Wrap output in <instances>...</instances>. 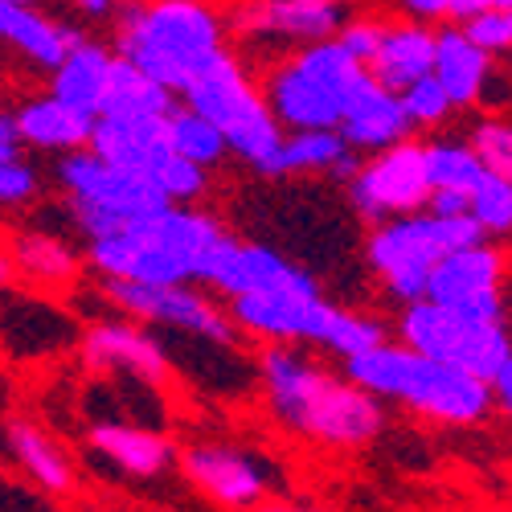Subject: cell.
Segmentation results:
<instances>
[{
	"label": "cell",
	"instance_id": "36",
	"mask_svg": "<svg viewBox=\"0 0 512 512\" xmlns=\"http://www.w3.org/2000/svg\"><path fill=\"white\" fill-rule=\"evenodd\" d=\"M398 99H402V111H406L414 132H435V127H443L455 115V107H451V99L443 95V87L435 82V74L418 78L414 87H406Z\"/></svg>",
	"mask_w": 512,
	"mask_h": 512
},
{
	"label": "cell",
	"instance_id": "39",
	"mask_svg": "<svg viewBox=\"0 0 512 512\" xmlns=\"http://www.w3.org/2000/svg\"><path fill=\"white\" fill-rule=\"evenodd\" d=\"M381 29H386L381 17H345V25L336 29V41L345 46V54H353L369 70V62L377 54V41H381Z\"/></svg>",
	"mask_w": 512,
	"mask_h": 512
},
{
	"label": "cell",
	"instance_id": "42",
	"mask_svg": "<svg viewBox=\"0 0 512 512\" xmlns=\"http://www.w3.org/2000/svg\"><path fill=\"white\" fill-rule=\"evenodd\" d=\"M488 390H492V406H500L504 414H512V353H508V357H504V365L492 373Z\"/></svg>",
	"mask_w": 512,
	"mask_h": 512
},
{
	"label": "cell",
	"instance_id": "45",
	"mask_svg": "<svg viewBox=\"0 0 512 512\" xmlns=\"http://www.w3.org/2000/svg\"><path fill=\"white\" fill-rule=\"evenodd\" d=\"M467 13H476V9H512V0H463Z\"/></svg>",
	"mask_w": 512,
	"mask_h": 512
},
{
	"label": "cell",
	"instance_id": "12",
	"mask_svg": "<svg viewBox=\"0 0 512 512\" xmlns=\"http://www.w3.org/2000/svg\"><path fill=\"white\" fill-rule=\"evenodd\" d=\"M345 193H349L353 213L369 226L426 209V201H431L426 148L418 140H402V144H390L357 160V168L345 181Z\"/></svg>",
	"mask_w": 512,
	"mask_h": 512
},
{
	"label": "cell",
	"instance_id": "46",
	"mask_svg": "<svg viewBox=\"0 0 512 512\" xmlns=\"http://www.w3.org/2000/svg\"><path fill=\"white\" fill-rule=\"evenodd\" d=\"M17 275H13V263H9V254H5V246H0V287H9Z\"/></svg>",
	"mask_w": 512,
	"mask_h": 512
},
{
	"label": "cell",
	"instance_id": "15",
	"mask_svg": "<svg viewBox=\"0 0 512 512\" xmlns=\"http://www.w3.org/2000/svg\"><path fill=\"white\" fill-rule=\"evenodd\" d=\"M78 361L95 377L107 381H140L160 390L173 377V357L160 345V336L136 320H91L78 336Z\"/></svg>",
	"mask_w": 512,
	"mask_h": 512
},
{
	"label": "cell",
	"instance_id": "19",
	"mask_svg": "<svg viewBox=\"0 0 512 512\" xmlns=\"http://www.w3.org/2000/svg\"><path fill=\"white\" fill-rule=\"evenodd\" d=\"M336 132L345 136V144H349L357 156H373V152L390 148V144L410 140L414 127H410V119H406V111H402V99H398L390 87H381L373 74H365L361 87L349 95L345 115H340Z\"/></svg>",
	"mask_w": 512,
	"mask_h": 512
},
{
	"label": "cell",
	"instance_id": "40",
	"mask_svg": "<svg viewBox=\"0 0 512 512\" xmlns=\"http://www.w3.org/2000/svg\"><path fill=\"white\" fill-rule=\"evenodd\" d=\"M394 9L402 21H418V25H459L467 17L463 0H394Z\"/></svg>",
	"mask_w": 512,
	"mask_h": 512
},
{
	"label": "cell",
	"instance_id": "17",
	"mask_svg": "<svg viewBox=\"0 0 512 512\" xmlns=\"http://www.w3.org/2000/svg\"><path fill=\"white\" fill-rule=\"evenodd\" d=\"M177 467L181 476L213 504H222L230 512H254L259 504H267L271 492V476L263 459L234 447V443H193L185 451H177Z\"/></svg>",
	"mask_w": 512,
	"mask_h": 512
},
{
	"label": "cell",
	"instance_id": "6",
	"mask_svg": "<svg viewBox=\"0 0 512 512\" xmlns=\"http://www.w3.org/2000/svg\"><path fill=\"white\" fill-rule=\"evenodd\" d=\"M234 328L263 345H316L340 361H349L386 340V324L377 316L328 304L320 295H234L226 304Z\"/></svg>",
	"mask_w": 512,
	"mask_h": 512
},
{
	"label": "cell",
	"instance_id": "16",
	"mask_svg": "<svg viewBox=\"0 0 512 512\" xmlns=\"http://www.w3.org/2000/svg\"><path fill=\"white\" fill-rule=\"evenodd\" d=\"M504 271H508V259L492 238L467 242L451 250L443 263H435L422 300L504 324Z\"/></svg>",
	"mask_w": 512,
	"mask_h": 512
},
{
	"label": "cell",
	"instance_id": "43",
	"mask_svg": "<svg viewBox=\"0 0 512 512\" xmlns=\"http://www.w3.org/2000/svg\"><path fill=\"white\" fill-rule=\"evenodd\" d=\"M66 5H70L74 17H82V21H111L115 9H119V0H66Z\"/></svg>",
	"mask_w": 512,
	"mask_h": 512
},
{
	"label": "cell",
	"instance_id": "9",
	"mask_svg": "<svg viewBox=\"0 0 512 512\" xmlns=\"http://www.w3.org/2000/svg\"><path fill=\"white\" fill-rule=\"evenodd\" d=\"M480 226L467 218H439L431 209L402 213V218L377 222L365 238V267L377 275V283L390 291V300L414 304L422 300L426 279H431L435 263H443L451 250L480 242Z\"/></svg>",
	"mask_w": 512,
	"mask_h": 512
},
{
	"label": "cell",
	"instance_id": "5",
	"mask_svg": "<svg viewBox=\"0 0 512 512\" xmlns=\"http://www.w3.org/2000/svg\"><path fill=\"white\" fill-rule=\"evenodd\" d=\"M181 103L218 127L230 156H238L259 177H275L287 132L271 115L263 87L254 82V74L242 66V58L230 46L193 70V78L181 87Z\"/></svg>",
	"mask_w": 512,
	"mask_h": 512
},
{
	"label": "cell",
	"instance_id": "29",
	"mask_svg": "<svg viewBox=\"0 0 512 512\" xmlns=\"http://www.w3.org/2000/svg\"><path fill=\"white\" fill-rule=\"evenodd\" d=\"M111 58H115L111 46L82 37L78 46H70V54L50 70V95L78 107V111H87V115H99V99H103L107 74H111Z\"/></svg>",
	"mask_w": 512,
	"mask_h": 512
},
{
	"label": "cell",
	"instance_id": "31",
	"mask_svg": "<svg viewBox=\"0 0 512 512\" xmlns=\"http://www.w3.org/2000/svg\"><path fill=\"white\" fill-rule=\"evenodd\" d=\"M164 127H168V148H173L181 160L205 168V173H213V168L230 156L218 127H213L205 115H197L193 107H185L181 99L173 103V111L164 115Z\"/></svg>",
	"mask_w": 512,
	"mask_h": 512
},
{
	"label": "cell",
	"instance_id": "7",
	"mask_svg": "<svg viewBox=\"0 0 512 512\" xmlns=\"http://www.w3.org/2000/svg\"><path fill=\"white\" fill-rule=\"evenodd\" d=\"M365 74L369 70L345 54L336 37H324L279 58L259 87L283 132H316V127H340L345 103Z\"/></svg>",
	"mask_w": 512,
	"mask_h": 512
},
{
	"label": "cell",
	"instance_id": "8",
	"mask_svg": "<svg viewBox=\"0 0 512 512\" xmlns=\"http://www.w3.org/2000/svg\"><path fill=\"white\" fill-rule=\"evenodd\" d=\"M54 185L62 189L66 222L87 242L119 234L123 226H132L168 205L164 193L144 173L107 164L91 148L54 156Z\"/></svg>",
	"mask_w": 512,
	"mask_h": 512
},
{
	"label": "cell",
	"instance_id": "2",
	"mask_svg": "<svg viewBox=\"0 0 512 512\" xmlns=\"http://www.w3.org/2000/svg\"><path fill=\"white\" fill-rule=\"evenodd\" d=\"M230 230L197 205H164L119 234L87 242V263L111 283H201L205 263Z\"/></svg>",
	"mask_w": 512,
	"mask_h": 512
},
{
	"label": "cell",
	"instance_id": "10",
	"mask_svg": "<svg viewBox=\"0 0 512 512\" xmlns=\"http://www.w3.org/2000/svg\"><path fill=\"white\" fill-rule=\"evenodd\" d=\"M398 345L431 361H443L451 369H463L480 381H492V373L512 353V336H508V324L500 320H480L447 304L414 300V304H402L398 312Z\"/></svg>",
	"mask_w": 512,
	"mask_h": 512
},
{
	"label": "cell",
	"instance_id": "23",
	"mask_svg": "<svg viewBox=\"0 0 512 512\" xmlns=\"http://www.w3.org/2000/svg\"><path fill=\"white\" fill-rule=\"evenodd\" d=\"M13 119H17L21 148L25 152H50V156L87 148L91 144V132H95V115L78 111V107L62 103V99H54L50 91L25 99L13 111Z\"/></svg>",
	"mask_w": 512,
	"mask_h": 512
},
{
	"label": "cell",
	"instance_id": "24",
	"mask_svg": "<svg viewBox=\"0 0 512 512\" xmlns=\"http://www.w3.org/2000/svg\"><path fill=\"white\" fill-rule=\"evenodd\" d=\"M435 66V29L418 25V21H386L377 41V54L369 62V74L390 87L394 95H402L406 87H414L418 78H426Z\"/></svg>",
	"mask_w": 512,
	"mask_h": 512
},
{
	"label": "cell",
	"instance_id": "13",
	"mask_svg": "<svg viewBox=\"0 0 512 512\" xmlns=\"http://www.w3.org/2000/svg\"><path fill=\"white\" fill-rule=\"evenodd\" d=\"M82 324L58 304L54 295L37 287H0V357L13 365L62 361L78 353Z\"/></svg>",
	"mask_w": 512,
	"mask_h": 512
},
{
	"label": "cell",
	"instance_id": "27",
	"mask_svg": "<svg viewBox=\"0 0 512 512\" xmlns=\"http://www.w3.org/2000/svg\"><path fill=\"white\" fill-rule=\"evenodd\" d=\"M0 435H5V451L13 455V463L21 472L50 496H62L74 488V467H70V455L66 447L46 431V426H37L29 418H9L0 426Z\"/></svg>",
	"mask_w": 512,
	"mask_h": 512
},
{
	"label": "cell",
	"instance_id": "4",
	"mask_svg": "<svg viewBox=\"0 0 512 512\" xmlns=\"http://www.w3.org/2000/svg\"><path fill=\"white\" fill-rule=\"evenodd\" d=\"M340 373L357 381L377 402H398L443 426H476L492 410L488 381L451 369L443 361H431L406 345H390V340L340 361Z\"/></svg>",
	"mask_w": 512,
	"mask_h": 512
},
{
	"label": "cell",
	"instance_id": "30",
	"mask_svg": "<svg viewBox=\"0 0 512 512\" xmlns=\"http://www.w3.org/2000/svg\"><path fill=\"white\" fill-rule=\"evenodd\" d=\"M173 91H164L156 78H148L140 66H132L127 58H111V74L99 99V115L111 119H164L173 111ZM95 115V119H99Z\"/></svg>",
	"mask_w": 512,
	"mask_h": 512
},
{
	"label": "cell",
	"instance_id": "47",
	"mask_svg": "<svg viewBox=\"0 0 512 512\" xmlns=\"http://www.w3.org/2000/svg\"><path fill=\"white\" fill-rule=\"evenodd\" d=\"M13 5H37V0H13Z\"/></svg>",
	"mask_w": 512,
	"mask_h": 512
},
{
	"label": "cell",
	"instance_id": "26",
	"mask_svg": "<svg viewBox=\"0 0 512 512\" xmlns=\"http://www.w3.org/2000/svg\"><path fill=\"white\" fill-rule=\"evenodd\" d=\"M87 148L95 156H103L107 164L132 168V173H144V177H152V168L173 152L168 148L164 119H111V115L95 119V132H91Z\"/></svg>",
	"mask_w": 512,
	"mask_h": 512
},
{
	"label": "cell",
	"instance_id": "41",
	"mask_svg": "<svg viewBox=\"0 0 512 512\" xmlns=\"http://www.w3.org/2000/svg\"><path fill=\"white\" fill-rule=\"evenodd\" d=\"M17 156H25L21 136H17V119H13V111L0 107V164H9Z\"/></svg>",
	"mask_w": 512,
	"mask_h": 512
},
{
	"label": "cell",
	"instance_id": "48",
	"mask_svg": "<svg viewBox=\"0 0 512 512\" xmlns=\"http://www.w3.org/2000/svg\"><path fill=\"white\" fill-rule=\"evenodd\" d=\"M332 5H349V0H332Z\"/></svg>",
	"mask_w": 512,
	"mask_h": 512
},
{
	"label": "cell",
	"instance_id": "25",
	"mask_svg": "<svg viewBox=\"0 0 512 512\" xmlns=\"http://www.w3.org/2000/svg\"><path fill=\"white\" fill-rule=\"evenodd\" d=\"M5 254L13 263V275L37 291H62V287L78 283V271H82L78 250L58 230H33V226L17 230L5 246Z\"/></svg>",
	"mask_w": 512,
	"mask_h": 512
},
{
	"label": "cell",
	"instance_id": "33",
	"mask_svg": "<svg viewBox=\"0 0 512 512\" xmlns=\"http://www.w3.org/2000/svg\"><path fill=\"white\" fill-rule=\"evenodd\" d=\"M467 218H472L480 226L484 238H508L512 234V185L492 177L488 168H484V177L480 185L467 193Z\"/></svg>",
	"mask_w": 512,
	"mask_h": 512
},
{
	"label": "cell",
	"instance_id": "14",
	"mask_svg": "<svg viewBox=\"0 0 512 512\" xmlns=\"http://www.w3.org/2000/svg\"><path fill=\"white\" fill-rule=\"evenodd\" d=\"M201 283L226 295V300H234V295H320V283L304 267H295L287 254L267 242H246L234 234L218 242Z\"/></svg>",
	"mask_w": 512,
	"mask_h": 512
},
{
	"label": "cell",
	"instance_id": "37",
	"mask_svg": "<svg viewBox=\"0 0 512 512\" xmlns=\"http://www.w3.org/2000/svg\"><path fill=\"white\" fill-rule=\"evenodd\" d=\"M41 189H46V177L29 156L0 164V209H29L41 201Z\"/></svg>",
	"mask_w": 512,
	"mask_h": 512
},
{
	"label": "cell",
	"instance_id": "32",
	"mask_svg": "<svg viewBox=\"0 0 512 512\" xmlns=\"http://www.w3.org/2000/svg\"><path fill=\"white\" fill-rule=\"evenodd\" d=\"M422 148H426V177H431V193H459V197H467L480 185L484 164H480L476 148L467 140H431Z\"/></svg>",
	"mask_w": 512,
	"mask_h": 512
},
{
	"label": "cell",
	"instance_id": "38",
	"mask_svg": "<svg viewBox=\"0 0 512 512\" xmlns=\"http://www.w3.org/2000/svg\"><path fill=\"white\" fill-rule=\"evenodd\" d=\"M459 29L472 37L488 58L512 54V9H476L459 21Z\"/></svg>",
	"mask_w": 512,
	"mask_h": 512
},
{
	"label": "cell",
	"instance_id": "21",
	"mask_svg": "<svg viewBox=\"0 0 512 512\" xmlns=\"http://www.w3.org/2000/svg\"><path fill=\"white\" fill-rule=\"evenodd\" d=\"M82 37L87 33H78L70 21H62L46 9L0 0V46L13 50L17 58H25L41 74H50Z\"/></svg>",
	"mask_w": 512,
	"mask_h": 512
},
{
	"label": "cell",
	"instance_id": "44",
	"mask_svg": "<svg viewBox=\"0 0 512 512\" xmlns=\"http://www.w3.org/2000/svg\"><path fill=\"white\" fill-rule=\"evenodd\" d=\"M254 512H328V508H304V504H259Z\"/></svg>",
	"mask_w": 512,
	"mask_h": 512
},
{
	"label": "cell",
	"instance_id": "28",
	"mask_svg": "<svg viewBox=\"0 0 512 512\" xmlns=\"http://www.w3.org/2000/svg\"><path fill=\"white\" fill-rule=\"evenodd\" d=\"M357 152L345 144L336 127H316V132H287L279 148L275 177H340L349 181L357 168Z\"/></svg>",
	"mask_w": 512,
	"mask_h": 512
},
{
	"label": "cell",
	"instance_id": "34",
	"mask_svg": "<svg viewBox=\"0 0 512 512\" xmlns=\"http://www.w3.org/2000/svg\"><path fill=\"white\" fill-rule=\"evenodd\" d=\"M467 144L476 148L480 164L492 177L512 185V119L508 115H484L476 119V127L467 132Z\"/></svg>",
	"mask_w": 512,
	"mask_h": 512
},
{
	"label": "cell",
	"instance_id": "18",
	"mask_svg": "<svg viewBox=\"0 0 512 512\" xmlns=\"http://www.w3.org/2000/svg\"><path fill=\"white\" fill-rule=\"evenodd\" d=\"M345 25V5L332 0H246L234 13V29L259 41H287V46H312V41L336 37Z\"/></svg>",
	"mask_w": 512,
	"mask_h": 512
},
{
	"label": "cell",
	"instance_id": "1",
	"mask_svg": "<svg viewBox=\"0 0 512 512\" xmlns=\"http://www.w3.org/2000/svg\"><path fill=\"white\" fill-rule=\"evenodd\" d=\"M267 410L324 447H365L386 431V406L345 373L320 369L300 345H267L254 365Z\"/></svg>",
	"mask_w": 512,
	"mask_h": 512
},
{
	"label": "cell",
	"instance_id": "3",
	"mask_svg": "<svg viewBox=\"0 0 512 512\" xmlns=\"http://www.w3.org/2000/svg\"><path fill=\"white\" fill-rule=\"evenodd\" d=\"M111 25V50L173 95L205 58L226 50V21L205 0H119Z\"/></svg>",
	"mask_w": 512,
	"mask_h": 512
},
{
	"label": "cell",
	"instance_id": "35",
	"mask_svg": "<svg viewBox=\"0 0 512 512\" xmlns=\"http://www.w3.org/2000/svg\"><path fill=\"white\" fill-rule=\"evenodd\" d=\"M168 205H197L205 193H209V173L189 160H181L177 152H168L156 168H152V177H148Z\"/></svg>",
	"mask_w": 512,
	"mask_h": 512
},
{
	"label": "cell",
	"instance_id": "20",
	"mask_svg": "<svg viewBox=\"0 0 512 512\" xmlns=\"http://www.w3.org/2000/svg\"><path fill=\"white\" fill-rule=\"evenodd\" d=\"M91 447L103 455L115 472L132 480H156L177 463V447L156 426L127 422V418H95L91 422Z\"/></svg>",
	"mask_w": 512,
	"mask_h": 512
},
{
	"label": "cell",
	"instance_id": "11",
	"mask_svg": "<svg viewBox=\"0 0 512 512\" xmlns=\"http://www.w3.org/2000/svg\"><path fill=\"white\" fill-rule=\"evenodd\" d=\"M107 308L123 312L127 320L177 332L185 340H209V345L238 349L242 332L234 328L230 312L205 295L197 283H173V287H148V283H111L103 279Z\"/></svg>",
	"mask_w": 512,
	"mask_h": 512
},
{
	"label": "cell",
	"instance_id": "22",
	"mask_svg": "<svg viewBox=\"0 0 512 512\" xmlns=\"http://www.w3.org/2000/svg\"><path fill=\"white\" fill-rule=\"evenodd\" d=\"M496 58H488L472 37H467L459 25H439L435 29V82L443 87V95L451 99L455 111H472L480 103H488V91L496 82L492 70Z\"/></svg>",
	"mask_w": 512,
	"mask_h": 512
}]
</instances>
